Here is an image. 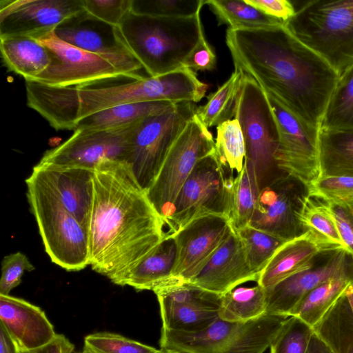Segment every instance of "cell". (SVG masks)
<instances>
[{"instance_id":"6da1fadb","label":"cell","mask_w":353,"mask_h":353,"mask_svg":"<svg viewBox=\"0 0 353 353\" xmlns=\"http://www.w3.org/2000/svg\"><path fill=\"white\" fill-rule=\"evenodd\" d=\"M225 42L234 68L272 93L302 121L320 128L339 78L285 23L259 28H228Z\"/></svg>"},{"instance_id":"7a4b0ae2","label":"cell","mask_w":353,"mask_h":353,"mask_svg":"<svg viewBox=\"0 0 353 353\" xmlns=\"http://www.w3.org/2000/svg\"><path fill=\"white\" fill-rule=\"evenodd\" d=\"M165 225L125 163L108 161L94 169L88 231L93 270L122 286L165 238Z\"/></svg>"},{"instance_id":"3957f363","label":"cell","mask_w":353,"mask_h":353,"mask_svg":"<svg viewBox=\"0 0 353 353\" xmlns=\"http://www.w3.org/2000/svg\"><path fill=\"white\" fill-rule=\"evenodd\" d=\"M201 11L186 18L130 12L119 26L128 47L151 77L181 68L203 32Z\"/></svg>"},{"instance_id":"277c9868","label":"cell","mask_w":353,"mask_h":353,"mask_svg":"<svg viewBox=\"0 0 353 353\" xmlns=\"http://www.w3.org/2000/svg\"><path fill=\"white\" fill-rule=\"evenodd\" d=\"M294 8L288 28L342 77L353 67V0H311Z\"/></svg>"},{"instance_id":"5b68a950","label":"cell","mask_w":353,"mask_h":353,"mask_svg":"<svg viewBox=\"0 0 353 353\" xmlns=\"http://www.w3.org/2000/svg\"><path fill=\"white\" fill-rule=\"evenodd\" d=\"M26 183L30 208L52 262L67 271L84 269L89 265L87 230L35 172Z\"/></svg>"},{"instance_id":"8992f818","label":"cell","mask_w":353,"mask_h":353,"mask_svg":"<svg viewBox=\"0 0 353 353\" xmlns=\"http://www.w3.org/2000/svg\"><path fill=\"white\" fill-rule=\"evenodd\" d=\"M288 317L265 314L246 322L218 318L205 330L183 333L161 329V349L185 353H264Z\"/></svg>"},{"instance_id":"52a82bcc","label":"cell","mask_w":353,"mask_h":353,"mask_svg":"<svg viewBox=\"0 0 353 353\" xmlns=\"http://www.w3.org/2000/svg\"><path fill=\"white\" fill-rule=\"evenodd\" d=\"M208 85L187 67L155 77H143L131 82L112 85H91L81 88L79 99L81 112L89 116L121 104L167 101L172 103L200 101Z\"/></svg>"},{"instance_id":"ba28073f","label":"cell","mask_w":353,"mask_h":353,"mask_svg":"<svg viewBox=\"0 0 353 353\" xmlns=\"http://www.w3.org/2000/svg\"><path fill=\"white\" fill-rule=\"evenodd\" d=\"M245 145V159L254 167L261 190L286 174L277 166L275 155L279 130L265 93L252 77L244 74L235 109Z\"/></svg>"},{"instance_id":"9c48e42d","label":"cell","mask_w":353,"mask_h":353,"mask_svg":"<svg viewBox=\"0 0 353 353\" xmlns=\"http://www.w3.org/2000/svg\"><path fill=\"white\" fill-rule=\"evenodd\" d=\"M195 103L182 101L138 121L127 162L145 192L156 179L166 156L189 121L196 114Z\"/></svg>"},{"instance_id":"30bf717a","label":"cell","mask_w":353,"mask_h":353,"mask_svg":"<svg viewBox=\"0 0 353 353\" xmlns=\"http://www.w3.org/2000/svg\"><path fill=\"white\" fill-rule=\"evenodd\" d=\"M214 150L212 133L195 114L173 143L156 179L146 191L150 203L165 223L182 185L197 162Z\"/></svg>"},{"instance_id":"8fae6325","label":"cell","mask_w":353,"mask_h":353,"mask_svg":"<svg viewBox=\"0 0 353 353\" xmlns=\"http://www.w3.org/2000/svg\"><path fill=\"white\" fill-rule=\"evenodd\" d=\"M228 176L214 152L199 160L182 185L166 219L168 235H173L192 221L210 214L226 217Z\"/></svg>"},{"instance_id":"7c38bea8","label":"cell","mask_w":353,"mask_h":353,"mask_svg":"<svg viewBox=\"0 0 353 353\" xmlns=\"http://www.w3.org/2000/svg\"><path fill=\"white\" fill-rule=\"evenodd\" d=\"M264 92L278 126L277 166L307 188L320 176L319 129L302 121L272 93Z\"/></svg>"},{"instance_id":"4fadbf2b","label":"cell","mask_w":353,"mask_h":353,"mask_svg":"<svg viewBox=\"0 0 353 353\" xmlns=\"http://www.w3.org/2000/svg\"><path fill=\"white\" fill-rule=\"evenodd\" d=\"M137 122L109 130H76L68 140L47 150L38 163L92 170L104 162L127 163Z\"/></svg>"},{"instance_id":"5bb4252c","label":"cell","mask_w":353,"mask_h":353,"mask_svg":"<svg viewBox=\"0 0 353 353\" xmlns=\"http://www.w3.org/2000/svg\"><path fill=\"white\" fill-rule=\"evenodd\" d=\"M34 39L47 48L50 64L33 81L68 87L126 77L106 59L63 41L54 30Z\"/></svg>"},{"instance_id":"9a60e30c","label":"cell","mask_w":353,"mask_h":353,"mask_svg":"<svg viewBox=\"0 0 353 353\" xmlns=\"http://www.w3.org/2000/svg\"><path fill=\"white\" fill-rule=\"evenodd\" d=\"M54 32L63 41L106 59L127 78L143 77L136 73L143 66L128 47L119 26L83 10L65 19Z\"/></svg>"},{"instance_id":"2e32d148","label":"cell","mask_w":353,"mask_h":353,"mask_svg":"<svg viewBox=\"0 0 353 353\" xmlns=\"http://www.w3.org/2000/svg\"><path fill=\"white\" fill-rule=\"evenodd\" d=\"M339 279H353V254L345 248L321 253L310 268L266 289V314L290 317L310 291Z\"/></svg>"},{"instance_id":"e0dca14e","label":"cell","mask_w":353,"mask_h":353,"mask_svg":"<svg viewBox=\"0 0 353 353\" xmlns=\"http://www.w3.org/2000/svg\"><path fill=\"white\" fill-rule=\"evenodd\" d=\"M307 188L285 174L261 190L258 202L248 225L270 233L285 241L305 232L298 212Z\"/></svg>"},{"instance_id":"ac0fdd59","label":"cell","mask_w":353,"mask_h":353,"mask_svg":"<svg viewBox=\"0 0 353 353\" xmlns=\"http://www.w3.org/2000/svg\"><path fill=\"white\" fill-rule=\"evenodd\" d=\"M232 231L226 217L210 214L192 221L171 235L176 246L172 272L176 283H189Z\"/></svg>"},{"instance_id":"d6986e66","label":"cell","mask_w":353,"mask_h":353,"mask_svg":"<svg viewBox=\"0 0 353 353\" xmlns=\"http://www.w3.org/2000/svg\"><path fill=\"white\" fill-rule=\"evenodd\" d=\"M83 10V0H1L0 38H36Z\"/></svg>"},{"instance_id":"ffe728a7","label":"cell","mask_w":353,"mask_h":353,"mask_svg":"<svg viewBox=\"0 0 353 353\" xmlns=\"http://www.w3.org/2000/svg\"><path fill=\"white\" fill-rule=\"evenodd\" d=\"M258 280L259 276L247 261L237 234L232 231L188 283L222 296L242 283Z\"/></svg>"},{"instance_id":"44dd1931","label":"cell","mask_w":353,"mask_h":353,"mask_svg":"<svg viewBox=\"0 0 353 353\" xmlns=\"http://www.w3.org/2000/svg\"><path fill=\"white\" fill-rule=\"evenodd\" d=\"M32 170L88 231L94 196V170L39 163Z\"/></svg>"},{"instance_id":"7402d4cb","label":"cell","mask_w":353,"mask_h":353,"mask_svg":"<svg viewBox=\"0 0 353 353\" xmlns=\"http://www.w3.org/2000/svg\"><path fill=\"white\" fill-rule=\"evenodd\" d=\"M0 324L21 350L39 348L57 335L45 312L17 297L0 294Z\"/></svg>"},{"instance_id":"603a6c76","label":"cell","mask_w":353,"mask_h":353,"mask_svg":"<svg viewBox=\"0 0 353 353\" xmlns=\"http://www.w3.org/2000/svg\"><path fill=\"white\" fill-rule=\"evenodd\" d=\"M339 248L325 243L311 233L285 242L260 274L257 283L270 288L285 279L310 268L323 252Z\"/></svg>"},{"instance_id":"cb8c5ba5","label":"cell","mask_w":353,"mask_h":353,"mask_svg":"<svg viewBox=\"0 0 353 353\" xmlns=\"http://www.w3.org/2000/svg\"><path fill=\"white\" fill-rule=\"evenodd\" d=\"M27 105L57 130H75L80 101L77 86H55L25 81Z\"/></svg>"},{"instance_id":"d4e9b609","label":"cell","mask_w":353,"mask_h":353,"mask_svg":"<svg viewBox=\"0 0 353 353\" xmlns=\"http://www.w3.org/2000/svg\"><path fill=\"white\" fill-rule=\"evenodd\" d=\"M176 257L174 238H165L148 253L128 274L122 286L137 290H152L177 285L172 276Z\"/></svg>"},{"instance_id":"484cf974","label":"cell","mask_w":353,"mask_h":353,"mask_svg":"<svg viewBox=\"0 0 353 353\" xmlns=\"http://www.w3.org/2000/svg\"><path fill=\"white\" fill-rule=\"evenodd\" d=\"M0 50L6 68L25 81L34 80L50 64L47 48L30 37H1Z\"/></svg>"},{"instance_id":"4316f807","label":"cell","mask_w":353,"mask_h":353,"mask_svg":"<svg viewBox=\"0 0 353 353\" xmlns=\"http://www.w3.org/2000/svg\"><path fill=\"white\" fill-rule=\"evenodd\" d=\"M260 192L254 167L245 161L243 170L229 181L226 218L234 232L248 225Z\"/></svg>"},{"instance_id":"83f0119b","label":"cell","mask_w":353,"mask_h":353,"mask_svg":"<svg viewBox=\"0 0 353 353\" xmlns=\"http://www.w3.org/2000/svg\"><path fill=\"white\" fill-rule=\"evenodd\" d=\"M352 288L353 279L329 281L306 294L290 316L299 319L314 330Z\"/></svg>"},{"instance_id":"f1b7e54d","label":"cell","mask_w":353,"mask_h":353,"mask_svg":"<svg viewBox=\"0 0 353 353\" xmlns=\"http://www.w3.org/2000/svg\"><path fill=\"white\" fill-rule=\"evenodd\" d=\"M176 103L154 101L115 105L80 119L76 130H103L125 126L144 117L165 111Z\"/></svg>"},{"instance_id":"f546056e","label":"cell","mask_w":353,"mask_h":353,"mask_svg":"<svg viewBox=\"0 0 353 353\" xmlns=\"http://www.w3.org/2000/svg\"><path fill=\"white\" fill-rule=\"evenodd\" d=\"M320 176L353 177V132L319 129Z\"/></svg>"},{"instance_id":"4dcf8cb0","label":"cell","mask_w":353,"mask_h":353,"mask_svg":"<svg viewBox=\"0 0 353 353\" xmlns=\"http://www.w3.org/2000/svg\"><path fill=\"white\" fill-rule=\"evenodd\" d=\"M266 289L236 287L221 296L219 318L229 322H246L266 314Z\"/></svg>"},{"instance_id":"1f68e13d","label":"cell","mask_w":353,"mask_h":353,"mask_svg":"<svg viewBox=\"0 0 353 353\" xmlns=\"http://www.w3.org/2000/svg\"><path fill=\"white\" fill-rule=\"evenodd\" d=\"M243 77V72L235 68L230 78L208 96L206 103L197 107L196 115L208 128L217 126L234 116Z\"/></svg>"},{"instance_id":"d6a6232c","label":"cell","mask_w":353,"mask_h":353,"mask_svg":"<svg viewBox=\"0 0 353 353\" xmlns=\"http://www.w3.org/2000/svg\"><path fill=\"white\" fill-rule=\"evenodd\" d=\"M298 219L305 232L311 233L325 243L346 249L334 218L324 201L307 193L302 199Z\"/></svg>"},{"instance_id":"836d02e7","label":"cell","mask_w":353,"mask_h":353,"mask_svg":"<svg viewBox=\"0 0 353 353\" xmlns=\"http://www.w3.org/2000/svg\"><path fill=\"white\" fill-rule=\"evenodd\" d=\"M205 4L216 15L219 25L226 24L232 29L259 28L283 23L244 0H205Z\"/></svg>"},{"instance_id":"e575fe53","label":"cell","mask_w":353,"mask_h":353,"mask_svg":"<svg viewBox=\"0 0 353 353\" xmlns=\"http://www.w3.org/2000/svg\"><path fill=\"white\" fill-rule=\"evenodd\" d=\"M157 300L163 330L197 333L208 328L219 318L217 310L201 309L163 299Z\"/></svg>"},{"instance_id":"d590c367","label":"cell","mask_w":353,"mask_h":353,"mask_svg":"<svg viewBox=\"0 0 353 353\" xmlns=\"http://www.w3.org/2000/svg\"><path fill=\"white\" fill-rule=\"evenodd\" d=\"M319 129L353 132V67L339 79Z\"/></svg>"},{"instance_id":"8d00e7d4","label":"cell","mask_w":353,"mask_h":353,"mask_svg":"<svg viewBox=\"0 0 353 353\" xmlns=\"http://www.w3.org/2000/svg\"><path fill=\"white\" fill-rule=\"evenodd\" d=\"M215 155L228 176H235L243 168L245 145L241 125L236 119L216 126Z\"/></svg>"},{"instance_id":"74e56055","label":"cell","mask_w":353,"mask_h":353,"mask_svg":"<svg viewBox=\"0 0 353 353\" xmlns=\"http://www.w3.org/2000/svg\"><path fill=\"white\" fill-rule=\"evenodd\" d=\"M235 232L241 242L250 267L259 278L274 252L286 242L250 225Z\"/></svg>"},{"instance_id":"f35d334b","label":"cell","mask_w":353,"mask_h":353,"mask_svg":"<svg viewBox=\"0 0 353 353\" xmlns=\"http://www.w3.org/2000/svg\"><path fill=\"white\" fill-rule=\"evenodd\" d=\"M205 0H132L131 12L141 15L186 18L201 10Z\"/></svg>"},{"instance_id":"ab89813d","label":"cell","mask_w":353,"mask_h":353,"mask_svg":"<svg viewBox=\"0 0 353 353\" xmlns=\"http://www.w3.org/2000/svg\"><path fill=\"white\" fill-rule=\"evenodd\" d=\"M314 334L301 320L290 316L271 344L270 353H307Z\"/></svg>"},{"instance_id":"60d3db41","label":"cell","mask_w":353,"mask_h":353,"mask_svg":"<svg viewBox=\"0 0 353 353\" xmlns=\"http://www.w3.org/2000/svg\"><path fill=\"white\" fill-rule=\"evenodd\" d=\"M157 299L187 305L201 309L217 310L221 296L206 291L190 283L165 287L154 291Z\"/></svg>"},{"instance_id":"b9f144b4","label":"cell","mask_w":353,"mask_h":353,"mask_svg":"<svg viewBox=\"0 0 353 353\" xmlns=\"http://www.w3.org/2000/svg\"><path fill=\"white\" fill-rule=\"evenodd\" d=\"M81 353H162V350L121 335L99 332L88 335Z\"/></svg>"},{"instance_id":"7bdbcfd3","label":"cell","mask_w":353,"mask_h":353,"mask_svg":"<svg viewBox=\"0 0 353 353\" xmlns=\"http://www.w3.org/2000/svg\"><path fill=\"white\" fill-rule=\"evenodd\" d=\"M307 193L326 202L344 203L353 200V177L319 176L309 185Z\"/></svg>"},{"instance_id":"ee69618b","label":"cell","mask_w":353,"mask_h":353,"mask_svg":"<svg viewBox=\"0 0 353 353\" xmlns=\"http://www.w3.org/2000/svg\"><path fill=\"white\" fill-rule=\"evenodd\" d=\"M132 0H83V8L96 18L119 26L131 12Z\"/></svg>"},{"instance_id":"f6af8a7d","label":"cell","mask_w":353,"mask_h":353,"mask_svg":"<svg viewBox=\"0 0 353 353\" xmlns=\"http://www.w3.org/2000/svg\"><path fill=\"white\" fill-rule=\"evenodd\" d=\"M34 269L26 255L21 252L6 256L1 263L0 294L10 295V291L21 283L24 272Z\"/></svg>"},{"instance_id":"bcb514c9","label":"cell","mask_w":353,"mask_h":353,"mask_svg":"<svg viewBox=\"0 0 353 353\" xmlns=\"http://www.w3.org/2000/svg\"><path fill=\"white\" fill-rule=\"evenodd\" d=\"M216 62V55L203 32L196 46L186 59L184 66L194 72L211 71L215 68Z\"/></svg>"},{"instance_id":"7dc6e473","label":"cell","mask_w":353,"mask_h":353,"mask_svg":"<svg viewBox=\"0 0 353 353\" xmlns=\"http://www.w3.org/2000/svg\"><path fill=\"white\" fill-rule=\"evenodd\" d=\"M326 202V201H325ZM346 249L353 254V217L341 203L326 202Z\"/></svg>"},{"instance_id":"c3c4849f","label":"cell","mask_w":353,"mask_h":353,"mask_svg":"<svg viewBox=\"0 0 353 353\" xmlns=\"http://www.w3.org/2000/svg\"><path fill=\"white\" fill-rule=\"evenodd\" d=\"M263 13L284 23L295 14V8L292 1L287 0H244Z\"/></svg>"},{"instance_id":"681fc988","label":"cell","mask_w":353,"mask_h":353,"mask_svg":"<svg viewBox=\"0 0 353 353\" xmlns=\"http://www.w3.org/2000/svg\"><path fill=\"white\" fill-rule=\"evenodd\" d=\"M74 349V345L64 335L57 334L48 344L31 350H19V353H72Z\"/></svg>"},{"instance_id":"f907efd6","label":"cell","mask_w":353,"mask_h":353,"mask_svg":"<svg viewBox=\"0 0 353 353\" xmlns=\"http://www.w3.org/2000/svg\"><path fill=\"white\" fill-rule=\"evenodd\" d=\"M0 353H19V349L4 327L0 324Z\"/></svg>"},{"instance_id":"816d5d0a","label":"cell","mask_w":353,"mask_h":353,"mask_svg":"<svg viewBox=\"0 0 353 353\" xmlns=\"http://www.w3.org/2000/svg\"><path fill=\"white\" fill-rule=\"evenodd\" d=\"M307 353H334V352L321 337L314 333Z\"/></svg>"},{"instance_id":"f5cc1de1","label":"cell","mask_w":353,"mask_h":353,"mask_svg":"<svg viewBox=\"0 0 353 353\" xmlns=\"http://www.w3.org/2000/svg\"><path fill=\"white\" fill-rule=\"evenodd\" d=\"M347 299L351 308L353 316V288L350 289L346 294Z\"/></svg>"},{"instance_id":"db71d44e","label":"cell","mask_w":353,"mask_h":353,"mask_svg":"<svg viewBox=\"0 0 353 353\" xmlns=\"http://www.w3.org/2000/svg\"><path fill=\"white\" fill-rule=\"evenodd\" d=\"M343 203L345 206L347 210L349 211V212L351 214V215L353 217V200L348 201H346L344 203Z\"/></svg>"},{"instance_id":"11a10c76","label":"cell","mask_w":353,"mask_h":353,"mask_svg":"<svg viewBox=\"0 0 353 353\" xmlns=\"http://www.w3.org/2000/svg\"><path fill=\"white\" fill-rule=\"evenodd\" d=\"M162 353H185L181 351H177L174 350H169V349H161Z\"/></svg>"}]
</instances>
